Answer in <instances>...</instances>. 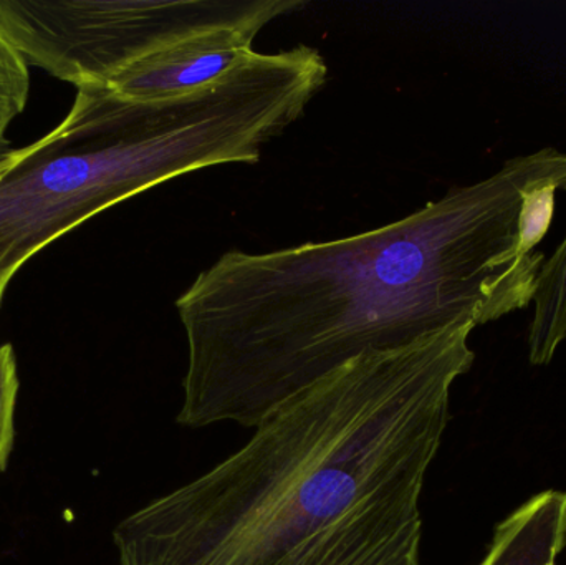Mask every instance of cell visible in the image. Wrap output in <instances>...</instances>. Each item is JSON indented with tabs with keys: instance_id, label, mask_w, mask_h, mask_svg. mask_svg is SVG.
<instances>
[{
	"instance_id": "1",
	"label": "cell",
	"mask_w": 566,
	"mask_h": 565,
	"mask_svg": "<svg viewBox=\"0 0 566 565\" xmlns=\"http://www.w3.org/2000/svg\"><path fill=\"white\" fill-rule=\"evenodd\" d=\"M565 191L566 153L545 146L371 231L226 252L176 301L188 345L176 423L255 428L359 355L531 307Z\"/></svg>"
},
{
	"instance_id": "2",
	"label": "cell",
	"mask_w": 566,
	"mask_h": 565,
	"mask_svg": "<svg viewBox=\"0 0 566 565\" xmlns=\"http://www.w3.org/2000/svg\"><path fill=\"white\" fill-rule=\"evenodd\" d=\"M474 324L368 352L113 530L118 565H422L421 500Z\"/></svg>"
},
{
	"instance_id": "3",
	"label": "cell",
	"mask_w": 566,
	"mask_h": 565,
	"mask_svg": "<svg viewBox=\"0 0 566 565\" xmlns=\"http://www.w3.org/2000/svg\"><path fill=\"white\" fill-rule=\"evenodd\" d=\"M326 75L322 53L298 45L254 52L214 85L166 102L78 86L56 128L0 161V307L33 255L93 216L198 169L259 163Z\"/></svg>"
},
{
	"instance_id": "4",
	"label": "cell",
	"mask_w": 566,
	"mask_h": 565,
	"mask_svg": "<svg viewBox=\"0 0 566 565\" xmlns=\"http://www.w3.org/2000/svg\"><path fill=\"white\" fill-rule=\"evenodd\" d=\"M258 0H0V33L27 65L106 85L158 46L254 9Z\"/></svg>"
},
{
	"instance_id": "5",
	"label": "cell",
	"mask_w": 566,
	"mask_h": 565,
	"mask_svg": "<svg viewBox=\"0 0 566 565\" xmlns=\"http://www.w3.org/2000/svg\"><path fill=\"white\" fill-rule=\"evenodd\" d=\"M303 7V0H258L238 19L186 33L139 56L106 86L135 102H166L208 88L254 53L255 36L265 25Z\"/></svg>"
},
{
	"instance_id": "6",
	"label": "cell",
	"mask_w": 566,
	"mask_h": 565,
	"mask_svg": "<svg viewBox=\"0 0 566 565\" xmlns=\"http://www.w3.org/2000/svg\"><path fill=\"white\" fill-rule=\"evenodd\" d=\"M566 546V493L545 491L499 524L479 565H557Z\"/></svg>"
},
{
	"instance_id": "7",
	"label": "cell",
	"mask_w": 566,
	"mask_h": 565,
	"mask_svg": "<svg viewBox=\"0 0 566 565\" xmlns=\"http://www.w3.org/2000/svg\"><path fill=\"white\" fill-rule=\"evenodd\" d=\"M532 307L528 360L545 367L566 344V236L542 265Z\"/></svg>"
},
{
	"instance_id": "8",
	"label": "cell",
	"mask_w": 566,
	"mask_h": 565,
	"mask_svg": "<svg viewBox=\"0 0 566 565\" xmlns=\"http://www.w3.org/2000/svg\"><path fill=\"white\" fill-rule=\"evenodd\" d=\"M29 86V66L0 33V138L25 108Z\"/></svg>"
},
{
	"instance_id": "9",
	"label": "cell",
	"mask_w": 566,
	"mask_h": 565,
	"mask_svg": "<svg viewBox=\"0 0 566 565\" xmlns=\"http://www.w3.org/2000/svg\"><path fill=\"white\" fill-rule=\"evenodd\" d=\"M15 352L10 344L0 345V473L9 463L15 441V408L19 397Z\"/></svg>"
},
{
	"instance_id": "10",
	"label": "cell",
	"mask_w": 566,
	"mask_h": 565,
	"mask_svg": "<svg viewBox=\"0 0 566 565\" xmlns=\"http://www.w3.org/2000/svg\"><path fill=\"white\" fill-rule=\"evenodd\" d=\"M10 148L9 143H7L6 138H0V161H2L3 155L9 151Z\"/></svg>"
}]
</instances>
